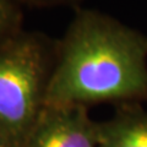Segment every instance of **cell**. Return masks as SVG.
<instances>
[{
	"mask_svg": "<svg viewBox=\"0 0 147 147\" xmlns=\"http://www.w3.org/2000/svg\"><path fill=\"white\" fill-rule=\"evenodd\" d=\"M147 99V36L108 13L76 7L57 39L45 105Z\"/></svg>",
	"mask_w": 147,
	"mask_h": 147,
	"instance_id": "6da1fadb",
	"label": "cell"
},
{
	"mask_svg": "<svg viewBox=\"0 0 147 147\" xmlns=\"http://www.w3.org/2000/svg\"><path fill=\"white\" fill-rule=\"evenodd\" d=\"M57 39L21 31L0 45V141L21 147L45 107Z\"/></svg>",
	"mask_w": 147,
	"mask_h": 147,
	"instance_id": "7a4b0ae2",
	"label": "cell"
},
{
	"mask_svg": "<svg viewBox=\"0 0 147 147\" xmlns=\"http://www.w3.org/2000/svg\"><path fill=\"white\" fill-rule=\"evenodd\" d=\"M21 147H98V124L85 107L45 105Z\"/></svg>",
	"mask_w": 147,
	"mask_h": 147,
	"instance_id": "3957f363",
	"label": "cell"
},
{
	"mask_svg": "<svg viewBox=\"0 0 147 147\" xmlns=\"http://www.w3.org/2000/svg\"><path fill=\"white\" fill-rule=\"evenodd\" d=\"M98 147H147V112L126 105L110 120L98 124Z\"/></svg>",
	"mask_w": 147,
	"mask_h": 147,
	"instance_id": "277c9868",
	"label": "cell"
},
{
	"mask_svg": "<svg viewBox=\"0 0 147 147\" xmlns=\"http://www.w3.org/2000/svg\"><path fill=\"white\" fill-rule=\"evenodd\" d=\"M24 10L21 0H0V45L25 30Z\"/></svg>",
	"mask_w": 147,
	"mask_h": 147,
	"instance_id": "5b68a950",
	"label": "cell"
},
{
	"mask_svg": "<svg viewBox=\"0 0 147 147\" xmlns=\"http://www.w3.org/2000/svg\"><path fill=\"white\" fill-rule=\"evenodd\" d=\"M25 7L31 9H49L58 6H76L79 7L82 0H21Z\"/></svg>",
	"mask_w": 147,
	"mask_h": 147,
	"instance_id": "8992f818",
	"label": "cell"
},
{
	"mask_svg": "<svg viewBox=\"0 0 147 147\" xmlns=\"http://www.w3.org/2000/svg\"><path fill=\"white\" fill-rule=\"evenodd\" d=\"M0 147H6V146H5V145H4V144H3V142H1V141H0Z\"/></svg>",
	"mask_w": 147,
	"mask_h": 147,
	"instance_id": "52a82bcc",
	"label": "cell"
}]
</instances>
